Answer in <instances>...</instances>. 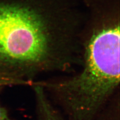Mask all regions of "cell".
Wrapping results in <instances>:
<instances>
[{"label":"cell","mask_w":120,"mask_h":120,"mask_svg":"<svg viewBox=\"0 0 120 120\" xmlns=\"http://www.w3.org/2000/svg\"><path fill=\"white\" fill-rule=\"evenodd\" d=\"M17 85H19V83L16 80L0 73V91L7 87Z\"/></svg>","instance_id":"5b68a950"},{"label":"cell","mask_w":120,"mask_h":120,"mask_svg":"<svg viewBox=\"0 0 120 120\" xmlns=\"http://www.w3.org/2000/svg\"><path fill=\"white\" fill-rule=\"evenodd\" d=\"M88 8L81 35L80 72L44 84L69 120H95L120 93L119 1L89 0Z\"/></svg>","instance_id":"7a4b0ae2"},{"label":"cell","mask_w":120,"mask_h":120,"mask_svg":"<svg viewBox=\"0 0 120 120\" xmlns=\"http://www.w3.org/2000/svg\"><path fill=\"white\" fill-rule=\"evenodd\" d=\"M79 22L66 0H0V73L25 85L68 69L80 48Z\"/></svg>","instance_id":"6da1fadb"},{"label":"cell","mask_w":120,"mask_h":120,"mask_svg":"<svg viewBox=\"0 0 120 120\" xmlns=\"http://www.w3.org/2000/svg\"><path fill=\"white\" fill-rule=\"evenodd\" d=\"M0 120H13L9 116L8 112L0 104Z\"/></svg>","instance_id":"8992f818"},{"label":"cell","mask_w":120,"mask_h":120,"mask_svg":"<svg viewBox=\"0 0 120 120\" xmlns=\"http://www.w3.org/2000/svg\"><path fill=\"white\" fill-rule=\"evenodd\" d=\"M31 85L35 94L36 113L38 120H68L56 108L41 86L34 82Z\"/></svg>","instance_id":"3957f363"},{"label":"cell","mask_w":120,"mask_h":120,"mask_svg":"<svg viewBox=\"0 0 120 120\" xmlns=\"http://www.w3.org/2000/svg\"><path fill=\"white\" fill-rule=\"evenodd\" d=\"M95 120H120V93L109 102Z\"/></svg>","instance_id":"277c9868"}]
</instances>
